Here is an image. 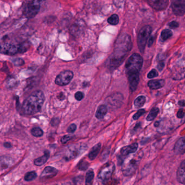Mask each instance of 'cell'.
Returning a JSON list of instances; mask_svg holds the SVG:
<instances>
[{"label": "cell", "instance_id": "cell-1", "mask_svg": "<svg viewBox=\"0 0 185 185\" xmlns=\"http://www.w3.org/2000/svg\"><path fill=\"white\" fill-rule=\"evenodd\" d=\"M132 48L131 37L127 34H122L115 42L114 51L109 59L108 65L115 68L119 66L124 60Z\"/></svg>", "mask_w": 185, "mask_h": 185}, {"label": "cell", "instance_id": "cell-2", "mask_svg": "<svg viewBox=\"0 0 185 185\" xmlns=\"http://www.w3.org/2000/svg\"><path fill=\"white\" fill-rule=\"evenodd\" d=\"M44 96L41 91L37 90L28 97L21 107V112L24 115H32L41 110L44 103Z\"/></svg>", "mask_w": 185, "mask_h": 185}, {"label": "cell", "instance_id": "cell-3", "mask_svg": "<svg viewBox=\"0 0 185 185\" xmlns=\"http://www.w3.org/2000/svg\"><path fill=\"white\" fill-rule=\"evenodd\" d=\"M143 64V58L139 54L133 53L130 56L126 64V73L129 76L139 73Z\"/></svg>", "mask_w": 185, "mask_h": 185}, {"label": "cell", "instance_id": "cell-4", "mask_svg": "<svg viewBox=\"0 0 185 185\" xmlns=\"http://www.w3.org/2000/svg\"><path fill=\"white\" fill-rule=\"evenodd\" d=\"M30 47L28 42H23L21 44H14L11 42H4L1 44V53L8 54L14 55L18 53L26 52Z\"/></svg>", "mask_w": 185, "mask_h": 185}, {"label": "cell", "instance_id": "cell-5", "mask_svg": "<svg viewBox=\"0 0 185 185\" xmlns=\"http://www.w3.org/2000/svg\"><path fill=\"white\" fill-rule=\"evenodd\" d=\"M88 147L84 143H77L71 145L65 153V159L67 161L73 159L85 152Z\"/></svg>", "mask_w": 185, "mask_h": 185}, {"label": "cell", "instance_id": "cell-6", "mask_svg": "<svg viewBox=\"0 0 185 185\" xmlns=\"http://www.w3.org/2000/svg\"><path fill=\"white\" fill-rule=\"evenodd\" d=\"M152 27L150 26H145L140 30L138 37L137 44L140 52L143 53L147 42L152 33Z\"/></svg>", "mask_w": 185, "mask_h": 185}, {"label": "cell", "instance_id": "cell-7", "mask_svg": "<svg viewBox=\"0 0 185 185\" xmlns=\"http://www.w3.org/2000/svg\"><path fill=\"white\" fill-rule=\"evenodd\" d=\"M172 78L179 80L185 78V58L179 60L172 69Z\"/></svg>", "mask_w": 185, "mask_h": 185}, {"label": "cell", "instance_id": "cell-8", "mask_svg": "<svg viewBox=\"0 0 185 185\" xmlns=\"http://www.w3.org/2000/svg\"><path fill=\"white\" fill-rule=\"evenodd\" d=\"M40 8V2L39 1H30L26 4L23 8V13L27 18H33L35 16Z\"/></svg>", "mask_w": 185, "mask_h": 185}, {"label": "cell", "instance_id": "cell-9", "mask_svg": "<svg viewBox=\"0 0 185 185\" xmlns=\"http://www.w3.org/2000/svg\"><path fill=\"white\" fill-rule=\"evenodd\" d=\"M137 166V159L135 156H129L126 158L123 162L122 170L123 174L126 176H129L133 174L136 169Z\"/></svg>", "mask_w": 185, "mask_h": 185}, {"label": "cell", "instance_id": "cell-10", "mask_svg": "<svg viewBox=\"0 0 185 185\" xmlns=\"http://www.w3.org/2000/svg\"><path fill=\"white\" fill-rule=\"evenodd\" d=\"M73 77V73L71 71H63L56 76L55 83L59 86H65L70 83Z\"/></svg>", "mask_w": 185, "mask_h": 185}, {"label": "cell", "instance_id": "cell-11", "mask_svg": "<svg viewBox=\"0 0 185 185\" xmlns=\"http://www.w3.org/2000/svg\"><path fill=\"white\" fill-rule=\"evenodd\" d=\"M115 166L114 163L108 162L106 163L100 170L98 175V178L103 181L107 180L110 178L115 170Z\"/></svg>", "mask_w": 185, "mask_h": 185}, {"label": "cell", "instance_id": "cell-12", "mask_svg": "<svg viewBox=\"0 0 185 185\" xmlns=\"http://www.w3.org/2000/svg\"><path fill=\"white\" fill-rule=\"evenodd\" d=\"M106 102L112 107H120L123 102V96L120 93H115L108 97Z\"/></svg>", "mask_w": 185, "mask_h": 185}, {"label": "cell", "instance_id": "cell-13", "mask_svg": "<svg viewBox=\"0 0 185 185\" xmlns=\"http://www.w3.org/2000/svg\"><path fill=\"white\" fill-rule=\"evenodd\" d=\"M172 8L174 14L181 16L185 14V0H178L173 1Z\"/></svg>", "mask_w": 185, "mask_h": 185}, {"label": "cell", "instance_id": "cell-14", "mask_svg": "<svg viewBox=\"0 0 185 185\" xmlns=\"http://www.w3.org/2000/svg\"><path fill=\"white\" fill-rule=\"evenodd\" d=\"M168 1L167 0H149L148 3L153 8L157 11L165 9L168 4Z\"/></svg>", "mask_w": 185, "mask_h": 185}, {"label": "cell", "instance_id": "cell-15", "mask_svg": "<svg viewBox=\"0 0 185 185\" xmlns=\"http://www.w3.org/2000/svg\"><path fill=\"white\" fill-rule=\"evenodd\" d=\"M58 173V170L52 167H46L42 172L40 179L42 180L51 179L56 176Z\"/></svg>", "mask_w": 185, "mask_h": 185}, {"label": "cell", "instance_id": "cell-16", "mask_svg": "<svg viewBox=\"0 0 185 185\" xmlns=\"http://www.w3.org/2000/svg\"><path fill=\"white\" fill-rule=\"evenodd\" d=\"M128 80L129 82L130 90L133 92L137 89V85L139 82V73L131 74L128 76Z\"/></svg>", "mask_w": 185, "mask_h": 185}, {"label": "cell", "instance_id": "cell-17", "mask_svg": "<svg viewBox=\"0 0 185 185\" xmlns=\"http://www.w3.org/2000/svg\"><path fill=\"white\" fill-rule=\"evenodd\" d=\"M177 179L180 183L185 185V160L182 162L178 168Z\"/></svg>", "mask_w": 185, "mask_h": 185}, {"label": "cell", "instance_id": "cell-18", "mask_svg": "<svg viewBox=\"0 0 185 185\" xmlns=\"http://www.w3.org/2000/svg\"><path fill=\"white\" fill-rule=\"evenodd\" d=\"M174 151L177 154H182L185 152V137L180 138L174 147Z\"/></svg>", "mask_w": 185, "mask_h": 185}, {"label": "cell", "instance_id": "cell-19", "mask_svg": "<svg viewBox=\"0 0 185 185\" xmlns=\"http://www.w3.org/2000/svg\"><path fill=\"white\" fill-rule=\"evenodd\" d=\"M137 148H138V144L136 143H135L130 145L123 147L121 150V153L123 155H128L130 154L134 153L135 152H136Z\"/></svg>", "mask_w": 185, "mask_h": 185}, {"label": "cell", "instance_id": "cell-20", "mask_svg": "<svg viewBox=\"0 0 185 185\" xmlns=\"http://www.w3.org/2000/svg\"><path fill=\"white\" fill-rule=\"evenodd\" d=\"M165 85V81L163 79L152 80L148 82V85L149 88L152 90H156L163 88Z\"/></svg>", "mask_w": 185, "mask_h": 185}, {"label": "cell", "instance_id": "cell-21", "mask_svg": "<svg viewBox=\"0 0 185 185\" xmlns=\"http://www.w3.org/2000/svg\"><path fill=\"white\" fill-rule=\"evenodd\" d=\"M49 157V153L48 151H44V155L39 157L34 160V164L37 166H40L47 162Z\"/></svg>", "mask_w": 185, "mask_h": 185}, {"label": "cell", "instance_id": "cell-22", "mask_svg": "<svg viewBox=\"0 0 185 185\" xmlns=\"http://www.w3.org/2000/svg\"><path fill=\"white\" fill-rule=\"evenodd\" d=\"M13 163V161L11 157L7 156H2L1 158V169H6Z\"/></svg>", "mask_w": 185, "mask_h": 185}, {"label": "cell", "instance_id": "cell-23", "mask_svg": "<svg viewBox=\"0 0 185 185\" xmlns=\"http://www.w3.org/2000/svg\"><path fill=\"white\" fill-rule=\"evenodd\" d=\"M100 149H101V143H99L96 145H95L89 153V159L91 160L95 159L100 152Z\"/></svg>", "mask_w": 185, "mask_h": 185}, {"label": "cell", "instance_id": "cell-24", "mask_svg": "<svg viewBox=\"0 0 185 185\" xmlns=\"http://www.w3.org/2000/svg\"><path fill=\"white\" fill-rule=\"evenodd\" d=\"M107 112V107L105 105H101L98 107L96 112V117L97 119H103Z\"/></svg>", "mask_w": 185, "mask_h": 185}, {"label": "cell", "instance_id": "cell-25", "mask_svg": "<svg viewBox=\"0 0 185 185\" xmlns=\"http://www.w3.org/2000/svg\"><path fill=\"white\" fill-rule=\"evenodd\" d=\"M95 174L93 171L90 170L87 172L86 174V180H85V185H91L92 183L93 180L94 179Z\"/></svg>", "mask_w": 185, "mask_h": 185}, {"label": "cell", "instance_id": "cell-26", "mask_svg": "<svg viewBox=\"0 0 185 185\" xmlns=\"http://www.w3.org/2000/svg\"><path fill=\"white\" fill-rule=\"evenodd\" d=\"M159 110L157 107H154L150 111L149 114H148V116L147 117V120L148 121H152L155 119L156 117L159 113Z\"/></svg>", "mask_w": 185, "mask_h": 185}, {"label": "cell", "instance_id": "cell-27", "mask_svg": "<svg viewBox=\"0 0 185 185\" xmlns=\"http://www.w3.org/2000/svg\"><path fill=\"white\" fill-rule=\"evenodd\" d=\"M145 102V97L143 96L138 97L134 101V105L137 108L141 107Z\"/></svg>", "mask_w": 185, "mask_h": 185}, {"label": "cell", "instance_id": "cell-28", "mask_svg": "<svg viewBox=\"0 0 185 185\" xmlns=\"http://www.w3.org/2000/svg\"><path fill=\"white\" fill-rule=\"evenodd\" d=\"M172 32L169 30H163L161 34V38L162 41H166L172 36Z\"/></svg>", "mask_w": 185, "mask_h": 185}, {"label": "cell", "instance_id": "cell-29", "mask_svg": "<svg viewBox=\"0 0 185 185\" xmlns=\"http://www.w3.org/2000/svg\"><path fill=\"white\" fill-rule=\"evenodd\" d=\"M107 22L112 25H116L119 23V17L117 14H113L107 19Z\"/></svg>", "mask_w": 185, "mask_h": 185}, {"label": "cell", "instance_id": "cell-30", "mask_svg": "<svg viewBox=\"0 0 185 185\" xmlns=\"http://www.w3.org/2000/svg\"><path fill=\"white\" fill-rule=\"evenodd\" d=\"M31 133L35 137H41L43 134L44 132L40 128H34L31 130Z\"/></svg>", "mask_w": 185, "mask_h": 185}, {"label": "cell", "instance_id": "cell-31", "mask_svg": "<svg viewBox=\"0 0 185 185\" xmlns=\"http://www.w3.org/2000/svg\"><path fill=\"white\" fill-rule=\"evenodd\" d=\"M37 174L35 172H30L26 173L25 176V180L27 181H32L37 178Z\"/></svg>", "mask_w": 185, "mask_h": 185}, {"label": "cell", "instance_id": "cell-32", "mask_svg": "<svg viewBox=\"0 0 185 185\" xmlns=\"http://www.w3.org/2000/svg\"><path fill=\"white\" fill-rule=\"evenodd\" d=\"M89 166V163L87 162H85L84 161H82L80 162V163L78 165V168L79 169L82 170H85Z\"/></svg>", "mask_w": 185, "mask_h": 185}, {"label": "cell", "instance_id": "cell-33", "mask_svg": "<svg viewBox=\"0 0 185 185\" xmlns=\"http://www.w3.org/2000/svg\"><path fill=\"white\" fill-rule=\"evenodd\" d=\"M145 113L144 109H140L133 116V119L134 120H137L141 117L142 115H143Z\"/></svg>", "mask_w": 185, "mask_h": 185}, {"label": "cell", "instance_id": "cell-34", "mask_svg": "<svg viewBox=\"0 0 185 185\" xmlns=\"http://www.w3.org/2000/svg\"><path fill=\"white\" fill-rule=\"evenodd\" d=\"M72 138H73V136H72V135H65V136H64L61 138V142L63 144H65V143H66L68 141L71 140Z\"/></svg>", "mask_w": 185, "mask_h": 185}, {"label": "cell", "instance_id": "cell-35", "mask_svg": "<svg viewBox=\"0 0 185 185\" xmlns=\"http://www.w3.org/2000/svg\"><path fill=\"white\" fill-rule=\"evenodd\" d=\"M13 63L15 66H22L25 64L23 60L20 58H16L15 59L13 60Z\"/></svg>", "mask_w": 185, "mask_h": 185}, {"label": "cell", "instance_id": "cell-36", "mask_svg": "<svg viewBox=\"0 0 185 185\" xmlns=\"http://www.w3.org/2000/svg\"><path fill=\"white\" fill-rule=\"evenodd\" d=\"M158 76H159V74L157 71L155 69H153L148 73L147 77L148 78H153L157 77Z\"/></svg>", "mask_w": 185, "mask_h": 185}, {"label": "cell", "instance_id": "cell-37", "mask_svg": "<svg viewBox=\"0 0 185 185\" xmlns=\"http://www.w3.org/2000/svg\"><path fill=\"white\" fill-rule=\"evenodd\" d=\"M74 97L77 100L80 101L84 98V93L80 91H78L75 93Z\"/></svg>", "mask_w": 185, "mask_h": 185}, {"label": "cell", "instance_id": "cell-38", "mask_svg": "<svg viewBox=\"0 0 185 185\" xmlns=\"http://www.w3.org/2000/svg\"><path fill=\"white\" fill-rule=\"evenodd\" d=\"M77 129V126L75 124H72L68 126L67 129V132L70 133H73Z\"/></svg>", "mask_w": 185, "mask_h": 185}, {"label": "cell", "instance_id": "cell-39", "mask_svg": "<svg viewBox=\"0 0 185 185\" xmlns=\"http://www.w3.org/2000/svg\"><path fill=\"white\" fill-rule=\"evenodd\" d=\"M16 83L15 81V79H14L13 78L9 79L7 83L8 88H13L16 84Z\"/></svg>", "mask_w": 185, "mask_h": 185}, {"label": "cell", "instance_id": "cell-40", "mask_svg": "<svg viewBox=\"0 0 185 185\" xmlns=\"http://www.w3.org/2000/svg\"><path fill=\"white\" fill-rule=\"evenodd\" d=\"M168 26L170 27V28L175 29V28H178V27L179 26V24L178 22L173 21H172L168 23Z\"/></svg>", "mask_w": 185, "mask_h": 185}, {"label": "cell", "instance_id": "cell-41", "mask_svg": "<svg viewBox=\"0 0 185 185\" xmlns=\"http://www.w3.org/2000/svg\"><path fill=\"white\" fill-rule=\"evenodd\" d=\"M184 111L182 110V109H180L178 111V113H177V117L179 119H181L184 116Z\"/></svg>", "mask_w": 185, "mask_h": 185}, {"label": "cell", "instance_id": "cell-42", "mask_svg": "<svg viewBox=\"0 0 185 185\" xmlns=\"http://www.w3.org/2000/svg\"><path fill=\"white\" fill-rule=\"evenodd\" d=\"M165 66V63L163 61H161V62H160V63H159L158 64V65H157V68L159 70V71H162V69L163 68V67Z\"/></svg>", "mask_w": 185, "mask_h": 185}, {"label": "cell", "instance_id": "cell-43", "mask_svg": "<svg viewBox=\"0 0 185 185\" xmlns=\"http://www.w3.org/2000/svg\"><path fill=\"white\" fill-rule=\"evenodd\" d=\"M154 41V38L153 36H151L150 37H149V41H148V46L149 47H150L152 46L153 42Z\"/></svg>", "mask_w": 185, "mask_h": 185}, {"label": "cell", "instance_id": "cell-44", "mask_svg": "<svg viewBox=\"0 0 185 185\" xmlns=\"http://www.w3.org/2000/svg\"><path fill=\"white\" fill-rule=\"evenodd\" d=\"M57 121H59V119H53L52 120V121H51V123H52V125L53 126H56L58 123L59 122H57Z\"/></svg>", "mask_w": 185, "mask_h": 185}, {"label": "cell", "instance_id": "cell-45", "mask_svg": "<svg viewBox=\"0 0 185 185\" xmlns=\"http://www.w3.org/2000/svg\"><path fill=\"white\" fill-rule=\"evenodd\" d=\"M178 104L180 106V107H185V100H180L178 102Z\"/></svg>", "mask_w": 185, "mask_h": 185}, {"label": "cell", "instance_id": "cell-46", "mask_svg": "<svg viewBox=\"0 0 185 185\" xmlns=\"http://www.w3.org/2000/svg\"><path fill=\"white\" fill-rule=\"evenodd\" d=\"M4 146L5 147H6V148H10V147H11V144H10L9 143H8V142H6V143H5L4 144Z\"/></svg>", "mask_w": 185, "mask_h": 185}, {"label": "cell", "instance_id": "cell-47", "mask_svg": "<svg viewBox=\"0 0 185 185\" xmlns=\"http://www.w3.org/2000/svg\"><path fill=\"white\" fill-rule=\"evenodd\" d=\"M56 185H73V184H72L71 182H65L60 184H56Z\"/></svg>", "mask_w": 185, "mask_h": 185}]
</instances>
